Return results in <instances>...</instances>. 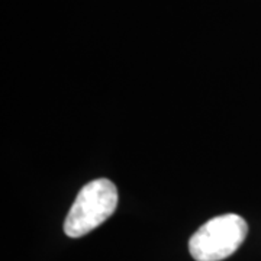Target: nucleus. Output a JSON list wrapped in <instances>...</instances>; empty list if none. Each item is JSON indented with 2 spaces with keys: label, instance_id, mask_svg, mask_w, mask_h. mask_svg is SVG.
Instances as JSON below:
<instances>
[{
  "label": "nucleus",
  "instance_id": "f257e3e1",
  "mask_svg": "<svg viewBox=\"0 0 261 261\" xmlns=\"http://www.w3.org/2000/svg\"><path fill=\"white\" fill-rule=\"evenodd\" d=\"M118 206V190L111 180L97 178L87 183L79 192L67 215L64 232L71 238H80L109 219Z\"/></svg>",
  "mask_w": 261,
  "mask_h": 261
},
{
  "label": "nucleus",
  "instance_id": "f03ea898",
  "mask_svg": "<svg viewBox=\"0 0 261 261\" xmlns=\"http://www.w3.org/2000/svg\"><path fill=\"white\" fill-rule=\"evenodd\" d=\"M248 233V225L240 215L226 214L209 219L189 241L196 261H222L237 251Z\"/></svg>",
  "mask_w": 261,
  "mask_h": 261
}]
</instances>
